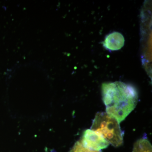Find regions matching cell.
<instances>
[{
    "mask_svg": "<svg viewBox=\"0 0 152 152\" xmlns=\"http://www.w3.org/2000/svg\"><path fill=\"white\" fill-rule=\"evenodd\" d=\"M132 152H152L151 144L146 138H142L135 143Z\"/></svg>",
    "mask_w": 152,
    "mask_h": 152,
    "instance_id": "5",
    "label": "cell"
},
{
    "mask_svg": "<svg viewBox=\"0 0 152 152\" xmlns=\"http://www.w3.org/2000/svg\"><path fill=\"white\" fill-rule=\"evenodd\" d=\"M102 92L107 113L119 124L134 110L138 102L137 89L123 82L104 83Z\"/></svg>",
    "mask_w": 152,
    "mask_h": 152,
    "instance_id": "1",
    "label": "cell"
},
{
    "mask_svg": "<svg viewBox=\"0 0 152 152\" xmlns=\"http://www.w3.org/2000/svg\"><path fill=\"white\" fill-rule=\"evenodd\" d=\"M91 130L102 136L114 147H118L123 145L124 134L119 123L107 113L99 112L96 114Z\"/></svg>",
    "mask_w": 152,
    "mask_h": 152,
    "instance_id": "2",
    "label": "cell"
},
{
    "mask_svg": "<svg viewBox=\"0 0 152 152\" xmlns=\"http://www.w3.org/2000/svg\"><path fill=\"white\" fill-rule=\"evenodd\" d=\"M125 39L122 34L114 32L106 37L103 42L104 47L110 51L118 50L124 47Z\"/></svg>",
    "mask_w": 152,
    "mask_h": 152,
    "instance_id": "4",
    "label": "cell"
},
{
    "mask_svg": "<svg viewBox=\"0 0 152 152\" xmlns=\"http://www.w3.org/2000/svg\"><path fill=\"white\" fill-rule=\"evenodd\" d=\"M69 152H102L101 151H97L91 150L86 148L80 141L76 142L70 151Z\"/></svg>",
    "mask_w": 152,
    "mask_h": 152,
    "instance_id": "6",
    "label": "cell"
},
{
    "mask_svg": "<svg viewBox=\"0 0 152 152\" xmlns=\"http://www.w3.org/2000/svg\"><path fill=\"white\" fill-rule=\"evenodd\" d=\"M80 141L86 148L94 151H101L107 148L110 145L102 136L91 129L84 132Z\"/></svg>",
    "mask_w": 152,
    "mask_h": 152,
    "instance_id": "3",
    "label": "cell"
}]
</instances>
